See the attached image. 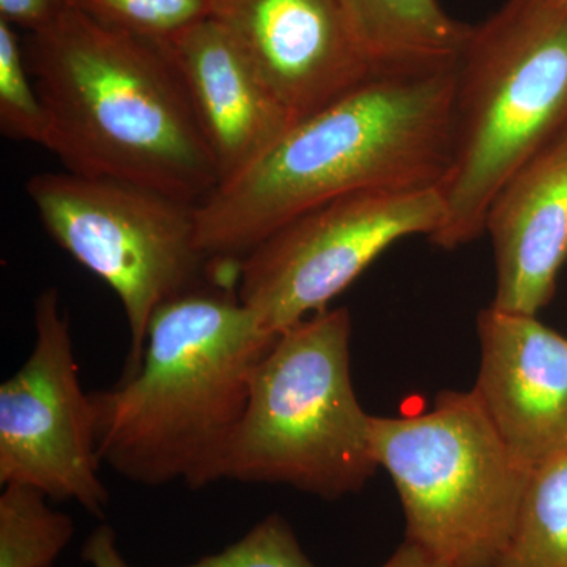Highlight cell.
<instances>
[{"label":"cell","instance_id":"6da1fadb","mask_svg":"<svg viewBox=\"0 0 567 567\" xmlns=\"http://www.w3.org/2000/svg\"><path fill=\"white\" fill-rule=\"evenodd\" d=\"M457 61L375 69L295 122L197 204L208 262L238 270L284 224L346 194L442 189L453 164Z\"/></svg>","mask_w":567,"mask_h":567},{"label":"cell","instance_id":"7a4b0ae2","mask_svg":"<svg viewBox=\"0 0 567 567\" xmlns=\"http://www.w3.org/2000/svg\"><path fill=\"white\" fill-rule=\"evenodd\" d=\"M25 59L48 112L44 148L65 171L136 183L200 204L219 186L167 44L69 7L29 33Z\"/></svg>","mask_w":567,"mask_h":567},{"label":"cell","instance_id":"3957f363","mask_svg":"<svg viewBox=\"0 0 567 567\" xmlns=\"http://www.w3.org/2000/svg\"><path fill=\"white\" fill-rule=\"evenodd\" d=\"M278 334L223 289L196 287L159 306L140 369L91 393L100 462L142 486L219 481L254 371Z\"/></svg>","mask_w":567,"mask_h":567},{"label":"cell","instance_id":"277c9868","mask_svg":"<svg viewBox=\"0 0 567 567\" xmlns=\"http://www.w3.org/2000/svg\"><path fill=\"white\" fill-rule=\"evenodd\" d=\"M566 128L567 3L506 0L458 55L446 213L429 240L451 251L480 238L503 185Z\"/></svg>","mask_w":567,"mask_h":567},{"label":"cell","instance_id":"5b68a950","mask_svg":"<svg viewBox=\"0 0 567 567\" xmlns=\"http://www.w3.org/2000/svg\"><path fill=\"white\" fill-rule=\"evenodd\" d=\"M352 319L324 309L286 328L257 364L248 406L219 464V481L286 484L338 499L379 468L371 415L350 374Z\"/></svg>","mask_w":567,"mask_h":567},{"label":"cell","instance_id":"8992f818","mask_svg":"<svg viewBox=\"0 0 567 567\" xmlns=\"http://www.w3.org/2000/svg\"><path fill=\"white\" fill-rule=\"evenodd\" d=\"M371 440L401 498L406 539L457 567H496L533 472L475 391H443L417 415L372 416Z\"/></svg>","mask_w":567,"mask_h":567},{"label":"cell","instance_id":"52a82bcc","mask_svg":"<svg viewBox=\"0 0 567 567\" xmlns=\"http://www.w3.org/2000/svg\"><path fill=\"white\" fill-rule=\"evenodd\" d=\"M25 192L52 240L117 295L130 330L122 377L134 374L156 309L199 287L210 265L197 237V204L69 171L32 175Z\"/></svg>","mask_w":567,"mask_h":567},{"label":"cell","instance_id":"ba28073f","mask_svg":"<svg viewBox=\"0 0 567 567\" xmlns=\"http://www.w3.org/2000/svg\"><path fill=\"white\" fill-rule=\"evenodd\" d=\"M445 213L439 188L360 192L317 205L241 260L238 300L281 333L328 309L395 241L434 237Z\"/></svg>","mask_w":567,"mask_h":567},{"label":"cell","instance_id":"9c48e42d","mask_svg":"<svg viewBox=\"0 0 567 567\" xmlns=\"http://www.w3.org/2000/svg\"><path fill=\"white\" fill-rule=\"evenodd\" d=\"M35 344L0 386V486L39 488L102 517L110 492L100 477L95 412L82 391L69 317L58 289L33 305Z\"/></svg>","mask_w":567,"mask_h":567},{"label":"cell","instance_id":"30bf717a","mask_svg":"<svg viewBox=\"0 0 567 567\" xmlns=\"http://www.w3.org/2000/svg\"><path fill=\"white\" fill-rule=\"evenodd\" d=\"M295 121L374 71L338 0H208Z\"/></svg>","mask_w":567,"mask_h":567},{"label":"cell","instance_id":"8fae6325","mask_svg":"<svg viewBox=\"0 0 567 567\" xmlns=\"http://www.w3.org/2000/svg\"><path fill=\"white\" fill-rule=\"evenodd\" d=\"M480 375L473 391L528 470L567 454V338L537 316H477Z\"/></svg>","mask_w":567,"mask_h":567},{"label":"cell","instance_id":"7c38bea8","mask_svg":"<svg viewBox=\"0 0 567 567\" xmlns=\"http://www.w3.org/2000/svg\"><path fill=\"white\" fill-rule=\"evenodd\" d=\"M167 48L215 159L219 186L245 173L297 122L240 44L212 18Z\"/></svg>","mask_w":567,"mask_h":567},{"label":"cell","instance_id":"4fadbf2b","mask_svg":"<svg viewBox=\"0 0 567 567\" xmlns=\"http://www.w3.org/2000/svg\"><path fill=\"white\" fill-rule=\"evenodd\" d=\"M494 244V308L537 316L567 260V128L518 167L487 212Z\"/></svg>","mask_w":567,"mask_h":567},{"label":"cell","instance_id":"5bb4252c","mask_svg":"<svg viewBox=\"0 0 567 567\" xmlns=\"http://www.w3.org/2000/svg\"><path fill=\"white\" fill-rule=\"evenodd\" d=\"M374 69L457 61L470 28L439 0H338Z\"/></svg>","mask_w":567,"mask_h":567},{"label":"cell","instance_id":"9a60e30c","mask_svg":"<svg viewBox=\"0 0 567 567\" xmlns=\"http://www.w3.org/2000/svg\"><path fill=\"white\" fill-rule=\"evenodd\" d=\"M496 567H567V454L532 473Z\"/></svg>","mask_w":567,"mask_h":567},{"label":"cell","instance_id":"2e32d148","mask_svg":"<svg viewBox=\"0 0 567 567\" xmlns=\"http://www.w3.org/2000/svg\"><path fill=\"white\" fill-rule=\"evenodd\" d=\"M39 488L9 484L0 494V567H52L73 539V518Z\"/></svg>","mask_w":567,"mask_h":567},{"label":"cell","instance_id":"e0dca14e","mask_svg":"<svg viewBox=\"0 0 567 567\" xmlns=\"http://www.w3.org/2000/svg\"><path fill=\"white\" fill-rule=\"evenodd\" d=\"M48 112L17 29L0 20V130L9 140L31 142L44 148Z\"/></svg>","mask_w":567,"mask_h":567},{"label":"cell","instance_id":"ac0fdd59","mask_svg":"<svg viewBox=\"0 0 567 567\" xmlns=\"http://www.w3.org/2000/svg\"><path fill=\"white\" fill-rule=\"evenodd\" d=\"M70 6L107 28L159 44L210 14L208 0H70Z\"/></svg>","mask_w":567,"mask_h":567},{"label":"cell","instance_id":"d6986e66","mask_svg":"<svg viewBox=\"0 0 567 567\" xmlns=\"http://www.w3.org/2000/svg\"><path fill=\"white\" fill-rule=\"evenodd\" d=\"M181 567H317L305 554L292 527L279 514H270L219 554Z\"/></svg>","mask_w":567,"mask_h":567},{"label":"cell","instance_id":"ffe728a7","mask_svg":"<svg viewBox=\"0 0 567 567\" xmlns=\"http://www.w3.org/2000/svg\"><path fill=\"white\" fill-rule=\"evenodd\" d=\"M70 0H0V20L35 33L69 9Z\"/></svg>","mask_w":567,"mask_h":567},{"label":"cell","instance_id":"44dd1931","mask_svg":"<svg viewBox=\"0 0 567 567\" xmlns=\"http://www.w3.org/2000/svg\"><path fill=\"white\" fill-rule=\"evenodd\" d=\"M81 558L92 567H130L117 548V537L111 525H100L82 546Z\"/></svg>","mask_w":567,"mask_h":567},{"label":"cell","instance_id":"7402d4cb","mask_svg":"<svg viewBox=\"0 0 567 567\" xmlns=\"http://www.w3.org/2000/svg\"><path fill=\"white\" fill-rule=\"evenodd\" d=\"M380 567H457L445 558L439 557L434 551L406 539L393 555Z\"/></svg>","mask_w":567,"mask_h":567},{"label":"cell","instance_id":"603a6c76","mask_svg":"<svg viewBox=\"0 0 567 567\" xmlns=\"http://www.w3.org/2000/svg\"><path fill=\"white\" fill-rule=\"evenodd\" d=\"M548 2L567 3V0H548Z\"/></svg>","mask_w":567,"mask_h":567}]
</instances>
